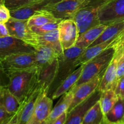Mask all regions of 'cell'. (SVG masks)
Instances as JSON below:
<instances>
[{"instance_id": "cell-23", "label": "cell", "mask_w": 124, "mask_h": 124, "mask_svg": "<svg viewBox=\"0 0 124 124\" xmlns=\"http://www.w3.org/2000/svg\"><path fill=\"white\" fill-rule=\"evenodd\" d=\"M73 96V89H71L67 93L64 94L61 99L57 103L56 105L53 108H52V111L48 116L45 124H52L61 115L65 112H67L72 101Z\"/></svg>"}, {"instance_id": "cell-25", "label": "cell", "mask_w": 124, "mask_h": 124, "mask_svg": "<svg viewBox=\"0 0 124 124\" xmlns=\"http://www.w3.org/2000/svg\"><path fill=\"white\" fill-rule=\"evenodd\" d=\"M124 33V21L115 23L108 25L98 38L89 47L108 41L111 39L116 38Z\"/></svg>"}, {"instance_id": "cell-17", "label": "cell", "mask_w": 124, "mask_h": 124, "mask_svg": "<svg viewBox=\"0 0 124 124\" xmlns=\"http://www.w3.org/2000/svg\"><path fill=\"white\" fill-rule=\"evenodd\" d=\"M121 54L115 50L113 58L107 67L98 90L103 92L109 89H115L117 84V67Z\"/></svg>"}, {"instance_id": "cell-19", "label": "cell", "mask_w": 124, "mask_h": 124, "mask_svg": "<svg viewBox=\"0 0 124 124\" xmlns=\"http://www.w3.org/2000/svg\"><path fill=\"white\" fill-rule=\"evenodd\" d=\"M58 66V59L51 64L37 68L38 84L47 92L55 79Z\"/></svg>"}, {"instance_id": "cell-29", "label": "cell", "mask_w": 124, "mask_h": 124, "mask_svg": "<svg viewBox=\"0 0 124 124\" xmlns=\"http://www.w3.org/2000/svg\"><path fill=\"white\" fill-rule=\"evenodd\" d=\"M118 99V96L116 94L115 90L109 89L102 92L99 99L101 109L104 116L111 110Z\"/></svg>"}, {"instance_id": "cell-34", "label": "cell", "mask_w": 124, "mask_h": 124, "mask_svg": "<svg viewBox=\"0 0 124 124\" xmlns=\"http://www.w3.org/2000/svg\"><path fill=\"white\" fill-rule=\"evenodd\" d=\"M9 84V76L5 71L0 62V88L7 87Z\"/></svg>"}, {"instance_id": "cell-14", "label": "cell", "mask_w": 124, "mask_h": 124, "mask_svg": "<svg viewBox=\"0 0 124 124\" xmlns=\"http://www.w3.org/2000/svg\"><path fill=\"white\" fill-rule=\"evenodd\" d=\"M44 90L36 102L33 114L28 124H45L53 107V99Z\"/></svg>"}, {"instance_id": "cell-24", "label": "cell", "mask_w": 124, "mask_h": 124, "mask_svg": "<svg viewBox=\"0 0 124 124\" xmlns=\"http://www.w3.org/2000/svg\"><path fill=\"white\" fill-rule=\"evenodd\" d=\"M104 118L108 124H124V97L118 96L116 104Z\"/></svg>"}, {"instance_id": "cell-6", "label": "cell", "mask_w": 124, "mask_h": 124, "mask_svg": "<svg viewBox=\"0 0 124 124\" xmlns=\"http://www.w3.org/2000/svg\"><path fill=\"white\" fill-rule=\"evenodd\" d=\"M99 24L106 26L124 21V0H110L98 15Z\"/></svg>"}, {"instance_id": "cell-10", "label": "cell", "mask_w": 124, "mask_h": 124, "mask_svg": "<svg viewBox=\"0 0 124 124\" xmlns=\"http://www.w3.org/2000/svg\"><path fill=\"white\" fill-rule=\"evenodd\" d=\"M105 71L102 72L90 81L71 88L73 90V96L67 113L89 98L98 89Z\"/></svg>"}, {"instance_id": "cell-40", "label": "cell", "mask_w": 124, "mask_h": 124, "mask_svg": "<svg viewBox=\"0 0 124 124\" xmlns=\"http://www.w3.org/2000/svg\"><path fill=\"white\" fill-rule=\"evenodd\" d=\"M102 124H108L107 123V122H105V121H104V122H103V123Z\"/></svg>"}, {"instance_id": "cell-26", "label": "cell", "mask_w": 124, "mask_h": 124, "mask_svg": "<svg viewBox=\"0 0 124 124\" xmlns=\"http://www.w3.org/2000/svg\"><path fill=\"white\" fill-rule=\"evenodd\" d=\"M20 102L17 98L11 93L7 87L0 88V105L10 114L17 112Z\"/></svg>"}, {"instance_id": "cell-33", "label": "cell", "mask_w": 124, "mask_h": 124, "mask_svg": "<svg viewBox=\"0 0 124 124\" xmlns=\"http://www.w3.org/2000/svg\"><path fill=\"white\" fill-rule=\"evenodd\" d=\"M10 18V10L4 5L0 6V23L6 24Z\"/></svg>"}, {"instance_id": "cell-27", "label": "cell", "mask_w": 124, "mask_h": 124, "mask_svg": "<svg viewBox=\"0 0 124 124\" xmlns=\"http://www.w3.org/2000/svg\"><path fill=\"white\" fill-rule=\"evenodd\" d=\"M104 121V115L99 100L87 111L81 124H102Z\"/></svg>"}, {"instance_id": "cell-36", "label": "cell", "mask_w": 124, "mask_h": 124, "mask_svg": "<svg viewBox=\"0 0 124 124\" xmlns=\"http://www.w3.org/2000/svg\"><path fill=\"white\" fill-rule=\"evenodd\" d=\"M67 112H65L55 120L52 124H65L67 120Z\"/></svg>"}, {"instance_id": "cell-39", "label": "cell", "mask_w": 124, "mask_h": 124, "mask_svg": "<svg viewBox=\"0 0 124 124\" xmlns=\"http://www.w3.org/2000/svg\"><path fill=\"white\" fill-rule=\"evenodd\" d=\"M4 4V0H0V6H2Z\"/></svg>"}, {"instance_id": "cell-7", "label": "cell", "mask_w": 124, "mask_h": 124, "mask_svg": "<svg viewBox=\"0 0 124 124\" xmlns=\"http://www.w3.org/2000/svg\"><path fill=\"white\" fill-rule=\"evenodd\" d=\"M44 90L38 84L35 88L27 96L20 104L16 113L17 124H28L33 114L38 98Z\"/></svg>"}, {"instance_id": "cell-28", "label": "cell", "mask_w": 124, "mask_h": 124, "mask_svg": "<svg viewBox=\"0 0 124 124\" xmlns=\"http://www.w3.org/2000/svg\"><path fill=\"white\" fill-rule=\"evenodd\" d=\"M61 19L56 18L52 13L46 10L41 11L32 16L28 19V26L31 29L33 27H39L50 23L61 21Z\"/></svg>"}, {"instance_id": "cell-12", "label": "cell", "mask_w": 124, "mask_h": 124, "mask_svg": "<svg viewBox=\"0 0 124 124\" xmlns=\"http://www.w3.org/2000/svg\"><path fill=\"white\" fill-rule=\"evenodd\" d=\"M102 92L98 89L87 99L67 113L65 124H81L88 110L99 100Z\"/></svg>"}, {"instance_id": "cell-9", "label": "cell", "mask_w": 124, "mask_h": 124, "mask_svg": "<svg viewBox=\"0 0 124 124\" xmlns=\"http://www.w3.org/2000/svg\"><path fill=\"white\" fill-rule=\"evenodd\" d=\"M34 52V47L23 40L11 36L0 38V60L13 54Z\"/></svg>"}, {"instance_id": "cell-3", "label": "cell", "mask_w": 124, "mask_h": 124, "mask_svg": "<svg viewBox=\"0 0 124 124\" xmlns=\"http://www.w3.org/2000/svg\"><path fill=\"white\" fill-rule=\"evenodd\" d=\"M110 0H87L85 4L75 14L72 19L79 30V36L90 28L99 24L98 15L101 8Z\"/></svg>"}, {"instance_id": "cell-22", "label": "cell", "mask_w": 124, "mask_h": 124, "mask_svg": "<svg viewBox=\"0 0 124 124\" xmlns=\"http://www.w3.org/2000/svg\"><path fill=\"white\" fill-rule=\"evenodd\" d=\"M84 65H80L72 73L67 77L54 91L51 96V98L54 100L61 96H63L69 91H70L75 86L77 81L81 77Z\"/></svg>"}, {"instance_id": "cell-4", "label": "cell", "mask_w": 124, "mask_h": 124, "mask_svg": "<svg viewBox=\"0 0 124 124\" xmlns=\"http://www.w3.org/2000/svg\"><path fill=\"white\" fill-rule=\"evenodd\" d=\"M115 53V47H110L84 64V69L81 77L73 87H78L94 78L103 71H105L113 58Z\"/></svg>"}, {"instance_id": "cell-15", "label": "cell", "mask_w": 124, "mask_h": 124, "mask_svg": "<svg viewBox=\"0 0 124 124\" xmlns=\"http://www.w3.org/2000/svg\"><path fill=\"white\" fill-rule=\"evenodd\" d=\"M27 43L35 47L36 46H47L52 47L61 54L64 53L59 37L58 29L50 32L42 34H36L33 33L32 38Z\"/></svg>"}, {"instance_id": "cell-35", "label": "cell", "mask_w": 124, "mask_h": 124, "mask_svg": "<svg viewBox=\"0 0 124 124\" xmlns=\"http://www.w3.org/2000/svg\"><path fill=\"white\" fill-rule=\"evenodd\" d=\"M115 91L118 96L124 97V77L117 81Z\"/></svg>"}, {"instance_id": "cell-2", "label": "cell", "mask_w": 124, "mask_h": 124, "mask_svg": "<svg viewBox=\"0 0 124 124\" xmlns=\"http://www.w3.org/2000/svg\"><path fill=\"white\" fill-rule=\"evenodd\" d=\"M85 48L77 47H71L64 51V53L58 58V66L56 75L54 81L49 88L48 96H51L62 82L72 73L78 68L76 61L81 54L84 52Z\"/></svg>"}, {"instance_id": "cell-31", "label": "cell", "mask_w": 124, "mask_h": 124, "mask_svg": "<svg viewBox=\"0 0 124 124\" xmlns=\"http://www.w3.org/2000/svg\"><path fill=\"white\" fill-rule=\"evenodd\" d=\"M61 21L50 23L39 27H33L31 28V30L33 32L36 34L46 33L50 32V31L56 30V29H58L59 24Z\"/></svg>"}, {"instance_id": "cell-1", "label": "cell", "mask_w": 124, "mask_h": 124, "mask_svg": "<svg viewBox=\"0 0 124 124\" xmlns=\"http://www.w3.org/2000/svg\"><path fill=\"white\" fill-rule=\"evenodd\" d=\"M7 88L21 103L38 85L37 68L16 71L8 75Z\"/></svg>"}, {"instance_id": "cell-21", "label": "cell", "mask_w": 124, "mask_h": 124, "mask_svg": "<svg viewBox=\"0 0 124 124\" xmlns=\"http://www.w3.org/2000/svg\"><path fill=\"white\" fill-rule=\"evenodd\" d=\"M34 48L36 54V68L51 64L62 55L54 48L47 46H36Z\"/></svg>"}, {"instance_id": "cell-8", "label": "cell", "mask_w": 124, "mask_h": 124, "mask_svg": "<svg viewBox=\"0 0 124 124\" xmlns=\"http://www.w3.org/2000/svg\"><path fill=\"white\" fill-rule=\"evenodd\" d=\"M87 0H61L52 5L47 11L61 20L73 19L76 12L83 7Z\"/></svg>"}, {"instance_id": "cell-20", "label": "cell", "mask_w": 124, "mask_h": 124, "mask_svg": "<svg viewBox=\"0 0 124 124\" xmlns=\"http://www.w3.org/2000/svg\"><path fill=\"white\" fill-rule=\"evenodd\" d=\"M107 27L100 24L90 28L79 36L75 46L85 49L88 48L101 35Z\"/></svg>"}, {"instance_id": "cell-5", "label": "cell", "mask_w": 124, "mask_h": 124, "mask_svg": "<svg viewBox=\"0 0 124 124\" xmlns=\"http://www.w3.org/2000/svg\"><path fill=\"white\" fill-rule=\"evenodd\" d=\"M0 62L8 75L16 71L36 67L35 52L11 54L1 59Z\"/></svg>"}, {"instance_id": "cell-13", "label": "cell", "mask_w": 124, "mask_h": 124, "mask_svg": "<svg viewBox=\"0 0 124 124\" xmlns=\"http://www.w3.org/2000/svg\"><path fill=\"white\" fill-rule=\"evenodd\" d=\"M61 0H40L17 9L10 10L11 18L18 19H29L39 12L46 10L50 6Z\"/></svg>"}, {"instance_id": "cell-11", "label": "cell", "mask_w": 124, "mask_h": 124, "mask_svg": "<svg viewBox=\"0 0 124 124\" xmlns=\"http://www.w3.org/2000/svg\"><path fill=\"white\" fill-rule=\"evenodd\" d=\"M59 37L63 50L74 47L79 37V30L73 19L62 20L58 26Z\"/></svg>"}, {"instance_id": "cell-32", "label": "cell", "mask_w": 124, "mask_h": 124, "mask_svg": "<svg viewBox=\"0 0 124 124\" xmlns=\"http://www.w3.org/2000/svg\"><path fill=\"white\" fill-rule=\"evenodd\" d=\"M15 114H10L7 112L6 109L0 105V124H6L13 117Z\"/></svg>"}, {"instance_id": "cell-38", "label": "cell", "mask_w": 124, "mask_h": 124, "mask_svg": "<svg viewBox=\"0 0 124 124\" xmlns=\"http://www.w3.org/2000/svg\"><path fill=\"white\" fill-rule=\"evenodd\" d=\"M6 124H17L16 122V113L15 115H14L13 118L10 120V121H8L7 123H6Z\"/></svg>"}, {"instance_id": "cell-30", "label": "cell", "mask_w": 124, "mask_h": 124, "mask_svg": "<svg viewBox=\"0 0 124 124\" xmlns=\"http://www.w3.org/2000/svg\"><path fill=\"white\" fill-rule=\"evenodd\" d=\"M38 1L40 0H4V4L10 10H12L27 6Z\"/></svg>"}, {"instance_id": "cell-18", "label": "cell", "mask_w": 124, "mask_h": 124, "mask_svg": "<svg viewBox=\"0 0 124 124\" xmlns=\"http://www.w3.org/2000/svg\"><path fill=\"white\" fill-rule=\"evenodd\" d=\"M124 35V33L121 36H119L118 38L111 39L102 42V43L96 45V46H93V47H88V48H86L84 52L81 54V56L76 60V65L78 67L80 65H84L87 62L90 60L91 59L94 58L97 55L102 53L103 51L116 46L122 39Z\"/></svg>"}, {"instance_id": "cell-16", "label": "cell", "mask_w": 124, "mask_h": 124, "mask_svg": "<svg viewBox=\"0 0 124 124\" xmlns=\"http://www.w3.org/2000/svg\"><path fill=\"white\" fill-rule=\"evenodd\" d=\"M28 19H18L10 18L6 23L10 36L27 42L32 38L33 32L28 26Z\"/></svg>"}, {"instance_id": "cell-37", "label": "cell", "mask_w": 124, "mask_h": 124, "mask_svg": "<svg viewBox=\"0 0 124 124\" xmlns=\"http://www.w3.org/2000/svg\"><path fill=\"white\" fill-rule=\"evenodd\" d=\"M10 36L6 24L0 23V38Z\"/></svg>"}]
</instances>
